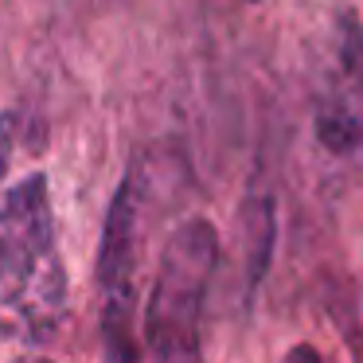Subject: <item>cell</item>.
<instances>
[{
  "label": "cell",
  "instance_id": "obj_5",
  "mask_svg": "<svg viewBox=\"0 0 363 363\" xmlns=\"http://www.w3.org/2000/svg\"><path fill=\"white\" fill-rule=\"evenodd\" d=\"M316 137L328 152L352 157L363 149V106H352L344 98H332L328 106H320L316 113Z\"/></svg>",
  "mask_w": 363,
  "mask_h": 363
},
{
  "label": "cell",
  "instance_id": "obj_8",
  "mask_svg": "<svg viewBox=\"0 0 363 363\" xmlns=\"http://www.w3.org/2000/svg\"><path fill=\"white\" fill-rule=\"evenodd\" d=\"M297 355H301V359H320V352H313V347H293L289 359H297Z\"/></svg>",
  "mask_w": 363,
  "mask_h": 363
},
{
  "label": "cell",
  "instance_id": "obj_2",
  "mask_svg": "<svg viewBox=\"0 0 363 363\" xmlns=\"http://www.w3.org/2000/svg\"><path fill=\"white\" fill-rule=\"evenodd\" d=\"M219 262V230L207 219H188L172 230L145 308V352L157 359H196L199 320Z\"/></svg>",
  "mask_w": 363,
  "mask_h": 363
},
{
  "label": "cell",
  "instance_id": "obj_3",
  "mask_svg": "<svg viewBox=\"0 0 363 363\" xmlns=\"http://www.w3.org/2000/svg\"><path fill=\"white\" fill-rule=\"evenodd\" d=\"M137 207H141V172L129 164L110 211L102 223L98 246V289H102V336L113 359H133V266H137Z\"/></svg>",
  "mask_w": 363,
  "mask_h": 363
},
{
  "label": "cell",
  "instance_id": "obj_1",
  "mask_svg": "<svg viewBox=\"0 0 363 363\" xmlns=\"http://www.w3.org/2000/svg\"><path fill=\"white\" fill-rule=\"evenodd\" d=\"M67 316V266L59 250L48 176L32 172L0 196V344L48 347Z\"/></svg>",
  "mask_w": 363,
  "mask_h": 363
},
{
  "label": "cell",
  "instance_id": "obj_4",
  "mask_svg": "<svg viewBox=\"0 0 363 363\" xmlns=\"http://www.w3.org/2000/svg\"><path fill=\"white\" fill-rule=\"evenodd\" d=\"M242 250H246V297H254L274 258V199L254 196L242 211Z\"/></svg>",
  "mask_w": 363,
  "mask_h": 363
},
{
  "label": "cell",
  "instance_id": "obj_6",
  "mask_svg": "<svg viewBox=\"0 0 363 363\" xmlns=\"http://www.w3.org/2000/svg\"><path fill=\"white\" fill-rule=\"evenodd\" d=\"M340 67L355 86H363V24L352 12L340 16Z\"/></svg>",
  "mask_w": 363,
  "mask_h": 363
},
{
  "label": "cell",
  "instance_id": "obj_9",
  "mask_svg": "<svg viewBox=\"0 0 363 363\" xmlns=\"http://www.w3.org/2000/svg\"><path fill=\"white\" fill-rule=\"evenodd\" d=\"M250 4H254V0H250Z\"/></svg>",
  "mask_w": 363,
  "mask_h": 363
},
{
  "label": "cell",
  "instance_id": "obj_7",
  "mask_svg": "<svg viewBox=\"0 0 363 363\" xmlns=\"http://www.w3.org/2000/svg\"><path fill=\"white\" fill-rule=\"evenodd\" d=\"M20 129H24V118L16 110H4L0 113V176L9 172L12 157H16V145H20Z\"/></svg>",
  "mask_w": 363,
  "mask_h": 363
}]
</instances>
